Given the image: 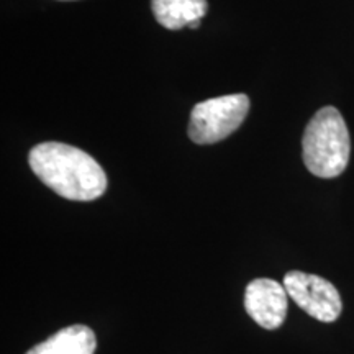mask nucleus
Instances as JSON below:
<instances>
[{
    "label": "nucleus",
    "instance_id": "f257e3e1",
    "mask_svg": "<svg viewBox=\"0 0 354 354\" xmlns=\"http://www.w3.org/2000/svg\"><path fill=\"white\" fill-rule=\"evenodd\" d=\"M28 162L44 185L68 201H95L107 189V176L99 162L76 146L39 143L30 151Z\"/></svg>",
    "mask_w": 354,
    "mask_h": 354
},
{
    "label": "nucleus",
    "instance_id": "f03ea898",
    "mask_svg": "<svg viewBox=\"0 0 354 354\" xmlns=\"http://www.w3.org/2000/svg\"><path fill=\"white\" fill-rule=\"evenodd\" d=\"M304 162L313 176L331 179L346 169L351 140L344 118L338 109L323 107L305 128Z\"/></svg>",
    "mask_w": 354,
    "mask_h": 354
},
{
    "label": "nucleus",
    "instance_id": "7ed1b4c3",
    "mask_svg": "<svg viewBox=\"0 0 354 354\" xmlns=\"http://www.w3.org/2000/svg\"><path fill=\"white\" fill-rule=\"evenodd\" d=\"M250 99L245 94L221 95L198 102L192 109L189 138L197 145H214L236 131L245 122Z\"/></svg>",
    "mask_w": 354,
    "mask_h": 354
},
{
    "label": "nucleus",
    "instance_id": "20e7f679",
    "mask_svg": "<svg viewBox=\"0 0 354 354\" xmlns=\"http://www.w3.org/2000/svg\"><path fill=\"white\" fill-rule=\"evenodd\" d=\"M289 297L310 317L323 323L338 320L343 304L339 292L330 281L315 274L290 271L284 276Z\"/></svg>",
    "mask_w": 354,
    "mask_h": 354
},
{
    "label": "nucleus",
    "instance_id": "39448f33",
    "mask_svg": "<svg viewBox=\"0 0 354 354\" xmlns=\"http://www.w3.org/2000/svg\"><path fill=\"white\" fill-rule=\"evenodd\" d=\"M287 290L277 281L261 277L251 281L245 292V308L266 330H276L286 322Z\"/></svg>",
    "mask_w": 354,
    "mask_h": 354
},
{
    "label": "nucleus",
    "instance_id": "423d86ee",
    "mask_svg": "<svg viewBox=\"0 0 354 354\" xmlns=\"http://www.w3.org/2000/svg\"><path fill=\"white\" fill-rule=\"evenodd\" d=\"M95 333L86 325H71L44 339L26 354H94Z\"/></svg>",
    "mask_w": 354,
    "mask_h": 354
},
{
    "label": "nucleus",
    "instance_id": "0eeeda50",
    "mask_svg": "<svg viewBox=\"0 0 354 354\" xmlns=\"http://www.w3.org/2000/svg\"><path fill=\"white\" fill-rule=\"evenodd\" d=\"M154 19L167 30H180L207 13V0H151Z\"/></svg>",
    "mask_w": 354,
    "mask_h": 354
},
{
    "label": "nucleus",
    "instance_id": "6e6552de",
    "mask_svg": "<svg viewBox=\"0 0 354 354\" xmlns=\"http://www.w3.org/2000/svg\"><path fill=\"white\" fill-rule=\"evenodd\" d=\"M198 25H201V20L192 21V24H190L189 26H190V28H192V30H197V28H198Z\"/></svg>",
    "mask_w": 354,
    "mask_h": 354
}]
</instances>
